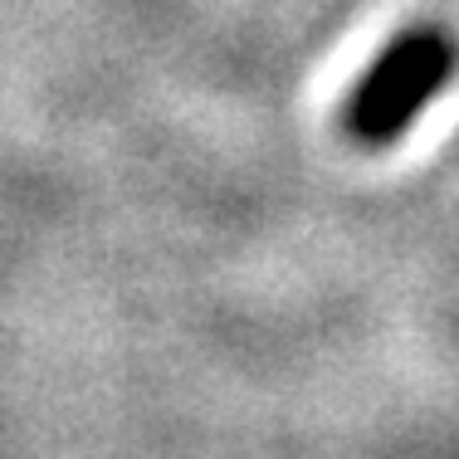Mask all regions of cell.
<instances>
[{"mask_svg": "<svg viewBox=\"0 0 459 459\" xmlns=\"http://www.w3.org/2000/svg\"><path fill=\"white\" fill-rule=\"evenodd\" d=\"M459 69V39L455 30L420 20L406 25L381 45V54L362 69V79L352 83V93L337 108L342 137L352 147H391L415 127V117L445 93V83Z\"/></svg>", "mask_w": 459, "mask_h": 459, "instance_id": "cell-1", "label": "cell"}]
</instances>
